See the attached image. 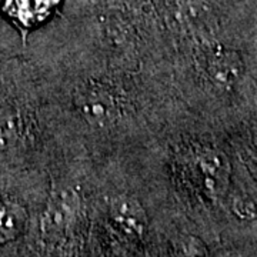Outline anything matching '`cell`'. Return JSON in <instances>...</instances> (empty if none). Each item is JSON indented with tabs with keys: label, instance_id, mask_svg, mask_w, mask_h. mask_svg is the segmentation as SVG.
Listing matches in <instances>:
<instances>
[{
	"label": "cell",
	"instance_id": "obj_5",
	"mask_svg": "<svg viewBox=\"0 0 257 257\" xmlns=\"http://www.w3.org/2000/svg\"><path fill=\"white\" fill-rule=\"evenodd\" d=\"M199 167L203 177L204 187L213 194L221 193L227 186L229 166L224 156L219 153H206L199 160Z\"/></svg>",
	"mask_w": 257,
	"mask_h": 257
},
{
	"label": "cell",
	"instance_id": "obj_6",
	"mask_svg": "<svg viewBox=\"0 0 257 257\" xmlns=\"http://www.w3.org/2000/svg\"><path fill=\"white\" fill-rule=\"evenodd\" d=\"M28 221V214L16 203L0 200V243L15 240L23 233Z\"/></svg>",
	"mask_w": 257,
	"mask_h": 257
},
{
	"label": "cell",
	"instance_id": "obj_9",
	"mask_svg": "<svg viewBox=\"0 0 257 257\" xmlns=\"http://www.w3.org/2000/svg\"><path fill=\"white\" fill-rule=\"evenodd\" d=\"M233 211L239 216L240 219L244 220H251L254 219L257 214V207L254 203L251 202L250 199H237L234 204H233Z\"/></svg>",
	"mask_w": 257,
	"mask_h": 257
},
{
	"label": "cell",
	"instance_id": "obj_3",
	"mask_svg": "<svg viewBox=\"0 0 257 257\" xmlns=\"http://www.w3.org/2000/svg\"><path fill=\"white\" fill-rule=\"evenodd\" d=\"M111 219L116 227L130 239H139L145 234L147 226L146 213L136 200L119 197L111 204Z\"/></svg>",
	"mask_w": 257,
	"mask_h": 257
},
{
	"label": "cell",
	"instance_id": "obj_7",
	"mask_svg": "<svg viewBox=\"0 0 257 257\" xmlns=\"http://www.w3.org/2000/svg\"><path fill=\"white\" fill-rule=\"evenodd\" d=\"M209 72L214 82L227 86L239 77L241 72V63L234 53L220 52L211 57Z\"/></svg>",
	"mask_w": 257,
	"mask_h": 257
},
{
	"label": "cell",
	"instance_id": "obj_8",
	"mask_svg": "<svg viewBox=\"0 0 257 257\" xmlns=\"http://www.w3.org/2000/svg\"><path fill=\"white\" fill-rule=\"evenodd\" d=\"M19 139V120L13 113L0 114V153L8 152Z\"/></svg>",
	"mask_w": 257,
	"mask_h": 257
},
{
	"label": "cell",
	"instance_id": "obj_2",
	"mask_svg": "<svg viewBox=\"0 0 257 257\" xmlns=\"http://www.w3.org/2000/svg\"><path fill=\"white\" fill-rule=\"evenodd\" d=\"M80 113L87 123L96 127H106L117 117V106L110 93L99 86H92L80 94Z\"/></svg>",
	"mask_w": 257,
	"mask_h": 257
},
{
	"label": "cell",
	"instance_id": "obj_1",
	"mask_svg": "<svg viewBox=\"0 0 257 257\" xmlns=\"http://www.w3.org/2000/svg\"><path fill=\"white\" fill-rule=\"evenodd\" d=\"M79 200L72 190H60L52 196L43 214L42 229L46 239H59L73 224Z\"/></svg>",
	"mask_w": 257,
	"mask_h": 257
},
{
	"label": "cell",
	"instance_id": "obj_4",
	"mask_svg": "<svg viewBox=\"0 0 257 257\" xmlns=\"http://www.w3.org/2000/svg\"><path fill=\"white\" fill-rule=\"evenodd\" d=\"M59 0H6L5 12L22 29V33H28L29 29L45 20Z\"/></svg>",
	"mask_w": 257,
	"mask_h": 257
}]
</instances>
